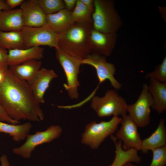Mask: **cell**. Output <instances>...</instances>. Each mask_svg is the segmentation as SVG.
<instances>
[{"label":"cell","instance_id":"6da1fadb","mask_svg":"<svg viewBox=\"0 0 166 166\" xmlns=\"http://www.w3.org/2000/svg\"><path fill=\"white\" fill-rule=\"evenodd\" d=\"M0 104L12 119L38 122L44 114L29 84L16 76L8 68L0 82Z\"/></svg>","mask_w":166,"mask_h":166},{"label":"cell","instance_id":"7a4b0ae2","mask_svg":"<svg viewBox=\"0 0 166 166\" xmlns=\"http://www.w3.org/2000/svg\"><path fill=\"white\" fill-rule=\"evenodd\" d=\"M92 22H75L58 34L59 48L79 60L86 58L91 53L90 35Z\"/></svg>","mask_w":166,"mask_h":166},{"label":"cell","instance_id":"3957f363","mask_svg":"<svg viewBox=\"0 0 166 166\" xmlns=\"http://www.w3.org/2000/svg\"><path fill=\"white\" fill-rule=\"evenodd\" d=\"M94 10L92 15L93 29L104 33H117L122 21L110 0H94Z\"/></svg>","mask_w":166,"mask_h":166},{"label":"cell","instance_id":"277c9868","mask_svg":"<svg viewBox=\"0 0 166 166\" xmlns=\"http://www.w3.org/2000/svg\"><path fill=\"white\" fill-rule=\"evenodd\" d=\"M128 105L114 89L108 90L103 97H93L90 106L100 117L111 116L122 117L127 115Z\"/></svg>","mask_w":166,"mask_h":166},{"label":"cell","instance_id":"5b68a950","mask_svg":"<svg viewBox=\"0 0 166 166\" xmlns=\"http://www.w3.org/2000/svg\"><path fill=\"white\" fill-rule=\"evenodd\" d=\"M121 119L122 117L113 116L108 121L98 123L95 121L91 122L85 126L81 142L92 149L98 148L106 138L115 132Z\"/></svg>","mask_w":166,"mask_h":166},{"label":"cell","instance_id":"8992f818","mask_svg":"<svg viewBox=\"0 0 166 166\" xmlns=\"http://www.w3.org/2000/svg\"><path fill=\"white\" fill-rule=\"evenodd\" d=\"M55 49V56L65 75L67 83L63 86L72 99L79 97L78 88L80 86L78 76L81 60L69 55L60 48Z\"/></svg>","mask_w":166,"mask_h":166},{"label":"cell","instance_id":"52a82bcc","mask_svg":"<svg viewBox=\"0 0 166 166\" xmlns=\"http://www.w3.org/2000/svg\"><path fill=\"white\" fill-rule=\"evenodd\" d=\"M21 31L24 49L41 46L59 48L58 34L47 24L38 27L24 26Z\"/></svg>","mask_w":166,"mask_h":166},{"label":"cell","instance_id":"ba28073f","mask_svg":"<svg viewBox=\"0 0 166 166\" xmlns=\"http://www.w3.org/2000/svg\"><path fill=\"white\" fill-rule=\"evenodd\" d=\"M62 131L60 126L53 125L45 131L36 132L33 134H29L26 137L25 142L21 146L14 148L13 152L24 158H29L37 146L49 143L58 138Z\"/></svg>","mask_w":166,"mask_h":166},{"label":"cell","instance_id":"9c48e42d","mask_svg":"<svg viewBox=\"0 0 166 166\" xmlns=\"http://www.w3.org/2000/svg\"><path fill=\"white\" fill-rule=\"evenodd\" d=\"M153 101L149 92L148 85L144 83L137 100L132 104L128 105V116L140 128L147 126L151 120V108Z\"/></svg>","mask_w":166,"mask_h":166},{"label":"cell","instance_id":"30bf717a","mask_svg":"<svg viewBox=\"0 0 166 166\" xmlns=\"http://www.w3.org/2000/svg\"><path fill=\"white\" fill-rule=\"evenodd\" d=\"M81 64H86L93 67L96 72L99 85L106 80L110 81L111 85L116 90L121 89L122 85L114 77L116 71L115 65L108 62L106 56L91 54L86 58L81 60Z\"/></svg>","mask_w":166,"mask_h":166},{"label":"cell","instance_id":"8fae6325","mask_svg":"<svg viewBox=\"0 0 166 166\" xmlns=\"http://www.w3.org/2000/svg\"><path fill=\"white\" fill-rule=\"evenodd\" d=\"M121 117V126L115 136L116 138L121 140L124 150L133 148L141 150L142 140L138 132V127L128 115Z\"/></svg>","mask_w":166,"mask_h":166},{"label":"cell","instance_id":"7c38bea8","mask_svg":"<svg viewBox=\"0 0 166 166\" xmlns=\"http://www.w3.org/2000/svg\"><path fill=\"white\" fill-rule=\"evenodd\" d=\"M117 37V33H104L93 28L90 35L91 53L110 56L116 46Z\"/></svg>","mask_w":166,"mask_h":166},{"label":"cell","instance_id":"4fadbf2b","mask_svg":"<svg viewBox=\"0 0 166 166\" xmlns=\"http://www.w3.org/2000/svg\"><path fill=\"white\" fill-rule=\"evenodd\" d=\"M20 6L24 26L38 27L47 24L46 15L41 7L38 0H24Z\"/></svg>","mask_w":166,"mask_h":166},{"label":"cell","instance_id":"5bb4252c","mask_svg":"<svg viewBox=\"0 0 166 166\" xmlns=\"http://www.w3.org/2000/svg\"><path fill=\"white\" fill-rule=\"evenodd\" d=\"M58 77L53 69L41 68L29 84L34 97L40 104L45 103L44 95L51 81Z\"/></svg>","mask_w":166,"mask_h":166},{"label":"cell","instance_id":"9a60e30c","mask_svg":"<svg viewBox=\"0 0 166 166\" xmlns=\"http://www.w3.org/2000/svg\"><path fill=\"white\" fill-rule=\"evenodd\" d=\"M44 49L41 47L9 50L7 63L9 66L21 64L32 60H41L44 56Z\"/></svg>","mask_w":166,"mask_h":166},{"label":"cell","instance_id":"2e32d148","mask_svg":"<svg viewBox=\"0 0 166 166\" xmlns=\"http://www.w3.org/2000/svg\"><path fill=\"white\" fill-rule=\"evenodd\" d=\"M24 26L20 8L0 10V31H21Z\"/></svg>","mask_w":166,"mask_h":166},{"label":"cell","instance_id":"e0dca14e","mask_svg":"<svg viewBox=\"0 0 166 166\" xmlns=\"http://www.w3.org/2000/svg\"><path fill=\"white\" fill-rule=\"evenodd\" d=\"M110 136L115 144V156L113 162L109 166H122L128 162L137 164L140 163L141 159L138 154V151L133 148L123 149L121 140L117 139L113 135Z\"/></svg>","mask_w":166,"mask_h":166},{"label":"cell","instance_id":"ac0fdd59","mask_svg":"<svg viewBox=\"0 0 166 166\" xmlns=\"http://www.w3.org/2000/svg\"><path fill=\"white\" fill-rule=\"evenodd\" d=\"M46 24L59 34L66 30L75 22L72 11L66 8L52 14L46 15Z\"/></svg>","mask_w":166,"mask_h":166},{"label":"cell","instance_id":"d6986e66","mask_svg":"<svg viewBox=\"0 0 166 166\" xmlns=\"http://www.w3.org/2000/svg\"><path fill=\"white\" fill-rule=\"evenodd\" d=\"M165 120L161 119L156 129L148 137L142 140L141 150L147 153L149 150L166 146V128Z\"/></svg>","mask_w":166,"mask_h":166},{"label":"cell","instance_id":"ffe728a7","mask_svg":"<svg viewBox=\"0 0 166 166\" xmlns=\"http://www.w3.org/2000/svg\"><path fill=\"white\" fill-rule=\"evenodd\" d=\"M149 79L148 89L153 101L152 108L160 114L166 110V83H160L152 78Z\"/></svg>","mask_w":166,"mask_h":166},{"label":"cell","instance_id":"44dd1931","mask_svg":"<svg viewBox=\"0 0 166 166\" xmlns=\"http://www.w3.org/2000/svg\"><path fill=\"white\" fill-rule=\"evenodd\" d=\"M41 60H32L9 66V69L19 78L30 82L41 69Z\"/></svg>","mask_w":166,"mask_h":166},{"label":"cell","instance_id":"7402d4cb","mask_svg":"<svg viewBox=\"0 0 166 166\" xmlns=\"http://www.w3.org/2000/svg\"><path fill=\"white\" fill-rule=\"evenodd\" d=\"M32 128V124L27 122L21 124H12L0 121V132L9 134L13 140L19 142L25 140Z\"/></svg>","mask_w":166,"mask_h":166},{"label":"cell","instance_id":"603a6c76","mask_svg":"<svg viewBox=\"0 0 166 166\" xmlns=\"http://www.w3.org/2000/svg\"><path fill=\"white\" fill-rule=\"evenodd\" d=\"M0 48L6 50L24 49L21 31H0Z\"/></svg>","mask_w":166,"mask_h":166},{"label":"cell","instance_id":"cb8c5ba5","mask_svg":"<svg viewBox=\"0 0 166 166\" xmlns=\"http://www.w3.org/2000/svg\"><path fill=\"white\" fill-rule=\"evenodd\" d=\"M93 12L86 6L80 0H77L76 6L72 11V14L75 22L92 23V15Z\"/></svg>","mask_w":166,"mask_h":166},{"label":"cell","instance_id":"d4e9b609","mask_svg":"<svg viewBox=\"0 0 166 166\" xmlns=\"http://www.w3.org/2000/svg\"><path fill=\"white\" fill-rule=\"evenodd\" d=\"M42 9L46 15L56 13L65 8L63 0H38Z\"/></svg>","mask_w":166,"mask_h":166},{"label":"cell","instance_id":"484cf974","mask_svg":"<svg viewBox=\"0 0 166 166\" xmlns=\"http://www.w3.org/2000/svg\"><path fill=\"white\" fill-rule=\"evenodd\" d=\"M146 78H152L160 83H166V57L155 70L147 73Z\"/></svg>","mask_w":166,"mask_h":166},{"label":"cell","instance_id":"4316f807","mask_svg":"<svg viewBox=\"0 0 166 166\" xmlns=\"http://www.w3.org/2000/svg\"><path fill=\"white\" fill-rule=\"evenodd\" d=\"M152 158L149 166H166V146L152 150Z\"/></svg>","mask_w":166,"mask_h":166},{"label":"cell","instance_id":"83f0119b","mask_svg":"<svg viewBox=\"0 0 166 166\" xmlns=\"http://www.w3.org/2000/svg\"><path fill=\"white\" fill-rule=\"evenodd\" d=\"M6 50L0 48V71H5L9 68Z\"/></svg>","mask_w":166,"mask_h":166},{"label":"cell","instance_id":"f1b7e54d","mask_svg":"<svg viewBox=\"0 0 166 166\" xmlns=\"http://www.w3.org/2000/svg\"><path fill=\"white\" fill-rule=\"evenodd\" d=\"M0 121L12 124H18L19 122L10 117L0 104Z\"/></svg>","mask_w":166,"mask_h":166},{"label":"cell","instance_id":"f546056e","mask_svg":"<svg viewBox=\"0 0 166 166\" xmlns=\"http://www.w3.org/2000/svg\"><path fill=\"white\" fill-rule=\"evenodd\" d=\"M24 0H7L6 2L10 9H13L18 6H21Z\"/></svg>","mask_w":166,"mask_h":166},{"label":"cell","instance_id":"4dcf8cb0","mask_svg":"<svg viewBox=\"0 0 166 166\" xmlns=\"http://www.w3.org/2000/svg\"><path fill=\"white\" fill-rule=\"evenodd\" d=\"M65 8L72 11L75 8L77 2V0H64Z\"/></svg>","mask_w":166,"mask_h":166},{"label":"cell","instance_id":"1f68e13d","mask_svg":"<svg viewBox=\"0 0 166 166\" xmlns=\"http://www.w3.org/2000/svg\"><path fill=\"white\" fill-rule=\"evenodd\" d=\"M80 1L88 8L94 11V0H80Z\"/></svg>","mask_w":166,"mask_h":166},{"label":"cell","instance_id":"d6a6232c","mask_svg":"<svg viewBox=\"0 0 166 166\" xmlns=\"http://www.w3.org/2000/svg\"><path fill=\"white\" fill-rule=\"evenodd\" d=\"M0 161L1 163V166H10L8 158L6 155L3 154L1 156Z\"/></svg>","mask_w":166,"mask_h":166},{"label":"cell","instance_id":"836d02e7","mask_svg":"<svg viewBox=\"0 0 166 166\" xmlns=\"http://www.w3.org/2000/svg\"><path fill=\"white\" fill-rule=\"evenodd\" d=\"M10 10L6 1L0 0V10Z\"/></svg>","mask_w":166,"mask_h":166},{"label":"cell","instance_id":"e575fe53","mask_svg":"<svg viewBox=\"0 0 166 166\" xmlns=\"http://www.w3.org/2000/svg\"><path fill=\"white\" fill-rule=\"evenodd\" d=\"M0 71V82L3 80L5 71Z\"/></svg>","mask_w":166,"mask_h":166},{"label":"cell","instance_id":"d590c367","mask_svg":"<svg viewBox=\"0 0 166 166\" xmlns=\"http://www.w3.org/2000/svg\"><path fill=\"white\" fill-rule=\"evenodd\" d=\"M122 166H138L135 165L133 164L131 162H128L124 164Z\"/></svg>","mask_w":166,"mask_h":166}]
</instances>
